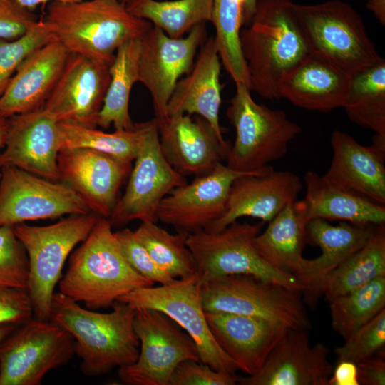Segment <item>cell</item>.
<instances>
[{"label": "cell", "instance_id": "1", "mask_svg": "<svg viewBox=\"0 0 385 385\" xmlns=\"http://www.w3.org/2000/svg\"><path fill=\"white\" fill-rule=\"evenodd\" d=\"M112 308L109 313H99L60 292L53 294L49 320L73 337L75 354L86 376H102L138 357L140 342L133 327L136 309L120 301Z\"/></svg>", "mask_w": 385, "mask_h": 385}, {"label": "cell", "instance_id": "2", "mask_svg": "<svg viewBox=\"0 0 385 385\" xmlns=\"http://www.w3.org/2000/svg\"><path fill=\"white\" fill-rule=\"evenodd\" d=\"M293 3L257 0L250 23L240 31L250 90L265 98H279L282 77L310 53Z\"/></svg>", "mask_w": 385, "mask_h": 385}, {"label": "cell", "instance_id": "3", "mask_svg": "<svg viewBox=\"0 0 385 385\" xmlns=\"http://www.w3.org/2000/svg\"><path fill=\"white\" fill-rule=\"evenodd\" d=\"M113 226L101 217L90 234L69 257L60 292L89 309L112 307L132 291L154 285L124 257Z\"/></svg>", "mask_w": 385, "mask_h": 385}, {"label": "cell", "instance_id": "4", "mask_svg": "<svg viewBox=\"0 0 385 385\" xmlns=\"http://www.w3.org/2000/svg\"><path fill=\"white\" fill-rule=\"evenodd\" d=\"M43 21L70 53L109 65L121 45L153 26L130 14L119 0L51 1Z\"/></svg>", "mask_w": 385, "mask_h": 385}, {"label": "cell", "instance_id": "5", "mask_svg": "<svg viewBox=\"0 0 385 385\" xmlns=\"http://www.w3.org/2000/svg\"><path fill=\"white\" fill-rule=\"evenodd\" d=\"M293 11L309 53L349 76L384 59L369 36L361 16L349 4L341 0L293 3Z\"/></svg>", "mask_w": 385, "mask_h": 385}, {"label": "cell", "instance_id": "6", "mask_svg": "<svg viewBox=\"0 0 385 385\" xmlns=\"http://www.w3.org/2000/svg\"><path fill=\"white\" fill-rule=\"evenodd\" d=\"M101 217L93 212L70 215L46 226L26 222L14 225L29 260L27 292L34 317L49 320L56 285L74 247L86 240Z\"/></svg>", "mask_w": 385, "mask_h": 385}, {"label": "cell", "instance_id": "7", "mask_svg": "<svg viewBox=\"0 0 385 385\" xmlns=\"http://www.w3.org/2000/svg\"><path fill=\"white\" fill-rule=\"evenodd\" d=\"M235 86L236 92L229 102L226 115L236 136L225 160L235 170L257 173L284 157L289 143L302 130L284 111L257 103L245 85Z\"/></svg>", "mask_w": 385, "mask_h": 385}, {"label": "cell", "instance_id": "8", "mask_svg": "<svg viewBox=\"0 0 385 385\" xmlns=\"http://www.w3.org/2000/svg\"><path fill=\"white\" fill-rule=\"evenodd\" d=\"M262 225L237 220L218 232L202 230L188 234L186 245L194 258L200 282L219 276L246 274L305 293L308 287L300 279L274 269L257 252L254 239L260 232Z\"/></svg>", "mask_w": 385, "mask_h": 385}, {"label": "cell", "instance_id": "9", "mask_svg": "<svg viewBox=\"0 0 385 385\" xmlns=\"http://www.w3.org/2000/svg\"><path fill=\"white\" fill-rule=\"evenodd\" d=\"M301 292L237 274L200 282L205 312H221L260 318L289 329L309 330L311 322Z\"/></svg>", "mask_w": 385, "mask_h": 385}, {"label": "cell", "instance_id": "10", "mask_svg": "<svg viewBox=\"0 0 385 385\" xmlns=\"http://www.w3.org/2000/svg\"><path fill=\"white\" fill-rule=\"evenodd\" d=\"M74 354V339L66 329L33 317L0 344V385H40Z\"/></svg>", "mask_w": 385, "mask_h": 385}, {"label": "cell", "instance_id": "11", "mask_svg": "<svg viewBox=\"0 0 385 385\" xmlns=\"http://www.w3.org/2000/svg\"><path fill=\"white\" fill-rule=\"evenodd\" d=\"M118 301L135 309L160 311L177 323L194 341L200 361L215 371L235 374L238 368L213 337L209 328L200 294L197 274L175 279L158 287L136 289Z\"/></svg>", "mask_w": 385, "mask_h": 385}, {"label": "cell", "instance_id": "12", "mask_svg": "<svg viewBox=\"0 0 385 385\" xmlns=\"http://www.w3.org/2000/svg\"><path fill=\"white\" fill-rule=\"evenodd\" d=\"M133 327L140 351L137 360L118 368L127 385H169L177 366L200 361L196 344L172 319L153 309H136Z\"/></svg>", "mask_w": 385, "mask_h": 385}, {"label": "cell", "instance_id": "13", "mask_svg": "<svg viewBox=\"0 0 385 385\" xmlns=\"http://www.w3.org/2000/svg\"><path fill=\"white\" fill-rule=\"evenodd\" d=\"M187 183L165 158L160 143L156 118L145 135L123 195L108 218L112 226L138 220L157 222L156 212L162 200L174 188Z\"/></svg>", "mask_w": 385, "mask_h": 385}, {"label": "cell", "instance_id": "14", "mask_svg": "<svg viewBox=\"0 0 385 385\" xmlns=\"http://www.w3.org/2000/svg\"><path fill=\"white\" fill-rule=\"evenodd\" d=\"M205 24H197L180 38L170 37L153 25L140 37L138 81L150 92L156 119L168 116V103L177 82L191 70L198 48L207 39Z\"/></svg>", "mask_w": 385, "mask_h": 385}, {"label": "cell", "instance_id": "15", "mask_svg": "<svg viewBox=\"0 0 385 385\" xmlns=\"http://www.w3.org/2000/svg\"><path fill=\"white\" fill-rule=\"evenodd\" d=\"M0 227L91 212L76 192L60 181L14 166L0 168Z\"/></svg>", "mask_w": 385, "mask_h": 385}, {"label": "cell", "instance_id": "16", "mask_svg": "<svg viewBox=\"0 0 385 385\" xmlns=\"http://www.w3.org/2000/svg\"><path fill=\"white\" fill-rule=\"evenodd\" d=\"M270 167L257 173H243L219 163L210 172L171 190L157 209V221L186 234L205 230L225 213L235 179Z\"/></svg>", "mask_w": 385, "mask_h": 385}, {"label": "cell", "instance_id": "17", "mask_svg": "<svg viewBox=\"0 0 385 385\" xmlns=\"http://www.w3.org/2000/svg\"><path fill=\"white\" fill-rule=\"evenodd\" d=\"M110 65L70 53L43 108L58 123L96 128L110 83Z\"/></svg>", "mask_w": 385, "mask_h": 385}, {"label": "cell", "instance_id": "18", "mask_svg": "<svg viewBox=\"0 0 385 385\" xmlns=\"http://www.w3.org/2000/svg\"><path fill=\"white\" fill-rule=\"evenodd\" d=\"M307 329H289L269 354L260 371L238 378L241 385H328L334 367L329 349L310 344Z\"/></svg>", "mask_w": 385, "mask_h": 385}, {"label": "cell", "instance_id": "19", "mask_svg": "<svg viewBox=\"0 0 385 385\" xmlns=\"http://www.w3.org/2000/svg\"><path fill=\"white\" fill-rule=\"evenodd\" d=\"M58 123L43 108L9 118L0 168L14 166L41 178L59 181Z\"/></svg>", "mask_w": 385, "mask_h": 385}, {"label": "cell", "instance_id": "20", "mask_svg": "<svg viewBox=\"0 0 385 385\" xmlns=\"http://www.w3.org/2000/svg\"><path fill=\"white\" fill-rule=\"evenodd\" d=\"M57 163L59 181L76 192L91 212L108 219L130 165L86 148L60 150Z\"/></svg>", "mask_w": 385, "mask_h": 385}, {"label": "cell", "instance_id": "21", "mask_svg": "<svg viewBox=\"0 0 385 385\" xmlns=\"http://www.w3.org/2000/svg\"><path fill=\"white\" fill-rule=\"evenodd\" d=\"M302 188L297 175L276 171L271 166L261 173L240 176L231 185L225 213L205 230L218 232L243 217L268 222L297 200Z\"/></svg>", "mask_w": 385, "mask_h": 385}, {"label": "cell", "instance_id": "22", "mask_svg": "<svg viewBox=\"0 0 385 385\" xmlns=\"http://www.w3.org/2000/svg\"><path fill=\"white\" fill-rule=\"evenodd\" d=\"M156 120L162 152L183 176L205 174L225 159L230 145L202 117L181 114Z\"/></svg>", "mask_w": 385, "mask_h": 385}, {"label": "cell", "instance_id": "23", "mask_svg": "<svg viewBox=\"0 0 385 385\" xmlns=\"http://www.w3.org/2000/svg\"><path fill=\"white\" fill-rule=\"evenodd\" d=\"M331 146L332 159L324 178L342 189L385 205V136L376 134L371 145L366 146L335 130Z\"/></svg>", "mask_w": 385, "mask_h": 385}, {"label": "cell", "instance_id": "24", "mask_svg": "<svg viewBox=\"0 0 385 385\" xmlns=\"http://www.w3.org/2000/svg\"><path fill=\"white\" fill-rule=\"evenodd\" d=\"M210 332L238 370L257 374L289 328L271 321L221 312H205Z\"/></svg>", "mask_w": 385, "mask_h": 385}, {"label": "cell", "instance_id": "25", "mask_svg": "<svg viewBox=\"0 0 385 385\" xmlns=\"http://www.w3.org/2000/svg\"><path fill=\"white\" fill-rule=\"evenodd\" d=\"M69 54L56 40L31 53L19 65L0 98V115L10 118L43 108Z\"/></svg>", "mask_w": 385, "mask_h": 385}, {"label": "cell", "instance_id": "26", "mask_svg": "<svg viewBox=\"0 0 385 385\" xmlns=\"http://www.w3.org/2000/svg\"><path fill=\"white\" fill-rule=\"evenodd\" d=\"M220 68L214 36H211L200 46L191 70L177 82L168 103V116L197 114L223 138L219 121L222 89Z\"/></svg>", "mask_w": 385, "mask_h": 385}, {"label": "cell", "instance_id": "27", "mask_svg": "<svg viewBox=\"0 0 385 385\" xmlns=\"http://www.w3.org/2000/svg\"><path fill=\"white\" fill-rule=\"evenodd\" d=\"M350 79L340 68L309 53L284 74L278 93L296 106L326 113L344 106Z\"/></svg>", "mask_w": 385, "mask_h": 385}, {"label": "cell", "instance_id": "28", "mask_svg": "<svg viewBox=\"0 0 385 385\" xmlns=\"http://www.w3.org/2000/svg\"><path fill=\"white\" fill-rule=\"evenodd\" d=\"M304 183V199L294 204L307 222L319 218L356 224L385 223V205L342 189L314 170L305 173Z\"/></svg>", "mask_w": 385, "mask_h": 385}, {"label": "cell", "instance_id": "29", "mask_svg": "<svg viewBox=\"0 0 385 385\" xmlns=\"http://www.w3.org/2000/svg\"><path fill=\"white\" fill-rule=\"evenodd\" d=\"M287 205L254 239V246L270 266L297 277L304 282L309 260L303 257L307 221L294 206Z\"/></svg>", "mask_w": 385, "mask_h": 385}, {"label": "cell", "instance_id": "30", "mask_svg": "<svg viewBox=\"0 0 385 385\" xmlns=\"http://www.w3.org/2000/svg\"><path fill=\"white\" fill-rule=\"evenodd\" d=\"M385 275V226L375 225L365 245L322 277L307 293L314 304L320 295L328 302Z\"/></svg>", "mask_w": 385, "mask_h": 385}, {"label": "cell", "instance_id": "31", "mask_svg": "<svg viewBox=\"0 0 385 385\" xmlns=\"http://www.w3.org/2000/svg\"><path fill=\"white\" fill-rule=\"evenodd\" d=\"M375 225L340 221L332 225L327 220L316 218L307 222V238L318 246L321 255L309 260V270L304 279L307 294L324 275L362 247L371 235Z\"/></svg>", "mask_w": 385, "mask_h": 385}, {"label": "cell", "instance_id": "32", "mask_svg": "<svg viewBox=\"0 0 385 385\" xmlns=\"http://www.w3.org/2000/svg\"><path fill=\"white\" fill-rule=\"evenodd\" d=\"M140 38L131 39L116 51L110 65V83L99 112L97 125L115 130H130L135 123L129 113V101L133 86L138 81Z\"/></svg>", "mask_w": 385, "mask_h": 385}, {"label": "cell", "instance_id": "33", "mask_svg": "<svg viewBox=\"0 0 385 385\" xmlns=\"http://www.w3.org/2000/svg\"><path fill=\"white\" fill-rule=\"evenodd\" d=\"M343 108L354 123L385 136V60L351 76Z\"/></svg>", "mask_w": 385, "mask_h": 385}, {"label": "cell", "instance_id": "34", "mask_svg": "<svg viewBox=\"0 0 385 385\" xmlns=\"http://www.w3.org/2000/svg\"><path fill=\"white\" fill-rule=\"evenodd\" d=\"M151 121L152 120L135 123L133 129L115 130L113 133L58 123L61 135L60 150L90 149L131 165L138 155Z\"/></svg>", "mask_w": 385, "mask_h": 385}, {"label": "cell", "instance_id": "35", "mask_svg": "<svg viewBox=\"0 0 385 385\" xmlns=\"http://www.w3.org/2000/svg\"><path fill=\"white\" fill-rule=\"evenodd\" d=\"M214 0H128L132 15L149 21L168 36L180 38L197 24L212 21Z\"/></svg>", "mask_w": 385, "mask_h": 385}, {"label": "cell", "instance_id": "36", "mask_svg": "<svg viewBox=\"0 0 385 385\" xmlns=\"http://www.w3.org/2000/svg\"><path fill=\"white\" fill-rule=\"evenodd\" d=\"M329 303L332 327L346 340L385 309V275Z\"/></svg>", "mask_w": 385, "mask_h": 385}, {"label": "cell", "instance_id": "37", "mask_svg": "<svg viewBox=\"0 0 385 385\" xmlns=\"http://www.w3.org/2000/svg\"><path fill=\"white\" fill-rule=\"evenodd\" d=\"M242 9L243 0H214L211 22L215 29L214 39L222 66L235 84H244L250 89L240 43Z\"/></svg>", "mask_w": 385, "mask_h": 385}, {"label": "cell", "instance_id": "38", "mask_svg": "<svg viewBox=\"0 0 385 385\" xmlns=\"http://www.w3.org/2000/svg\"><path fill=\"white\" fill-rule=\"evenodd\" d=\"M135 233L156 265L173 279L197 274L194 258L186 245L188 234H172L156 222H141Z\"/></svg>", "mask_w": 385, "mask_h": 385}, {"label": "cell", "instance_id": "39", "mask_svg": "<svg viewBox=\"0 0 385 385\" xmlns=\"http://www.w3.org/2000/svg\"><path fill=\"white\" fill-rule=\"evenodd\" d=\"M55 40L43 19L35 21L29 29L16 39H0V98L21 62L36 49Z\"/></svg>", "mask_w": 385, "mask_h": 385}, {"label": "cell", "instance_id": "40", "mask_svg": "<svg viewBox=\"0 0 385 385\" xmlns=\"http://www.w3.org/2000/svg\"><path fill=\"white\" fill-rule=\"evenodd\" d=\"M29 260L14 226L0 227V289L27 291Z\"/></svg>", "mask_w": 385, "mask_h": 385}, {"label": "cell", "instance_id": "41", "mask_svg": "<svg viewBox=\"0 0 385 385\" xmlns=\"http://www.w3.org/2000/svg\"><path fill=\"white\" fill-rule=\"evenodd\" d=\"M385 344V309L334 349L337 361L354 364L373 356Z\"/></svg>", "mask_w": 385, "mask_h": 385}, {"label": "cell", "instance_id": "42", "mask_svg": "<svg viewBox=\"0 0 385 385\" xmlns=\"http://www.w3.org/2000/svg\"><path fill=\"white\" fill-rule=\"evenodd\" d=\"M115 235L124 257L137 272L160 285L168 284L175 279L156 265L135 231L124 228L115 232Z\"/></svg>", "mask_w": 385, "mask_h": 385}, {"label": "cell", "instance_id": "43", "mask_svg": "<svg viewBox=\"0 0 385 385\" xmlns=\"http://www.w3.org/2000/svg\"><path fill=\"white\" fill-rule=\"evenodd\" d=\"M238 378L236 374L215 371L201 361L186 360L175 369L169 385H235Z\"/></svg>", "mask_w": 385, "mask_h": 385}, {"label": "cell", "instance_id": "44", "mask_svg": "<svg viewBox=\"0 0 385 385\" xmlns=\"http://www.w3.org/2000/svg\"><path fill=\"white\" fill-rule=\"evenodd\" d=\"M35 21L31 10L12 0H0V39L12 41L21 37Z\"/></svg>", "mask_w": 385, "mask_h": 385}, {"label": "cell", "instance_id": "45", "mask_svg": "<svg viewBox=\"0 0 385 385\" xmlns=\"http://www.w3.org/2000/svg\"><path fill=\"white\" fill-rule=\"evenodd\" d=\"M34 317L28 292L0 289V324H21Z\"/></svg>", "mask_w": 385, "mask_h": 385}, {"label": "cell", "instance_id": "46", "mask_svg": "<svg viewBox=\"0 0 385 385\" xmlns=\"http://www.w3.org/2000/svg\"><path fill=\"white\" fill-rule=\"evenodd\" d=\"M359 385H384L385 361L382 358L371 356L356 364Z\"/></svg>", "mask_w": 385, "mask_h": 385}, {"label": "cell", "instance_id": "47", "mask_svg": "<svg viewBox=\"0 0 385 385\" xmlns=\"http://www.w3.org/2000/svg\"><path fill=\"white\" fill-rule=\"evenodd\" d=\"M328 385H359L356 364L347 361H338L333 369Z\"/></svg>", "mask_w": 385, "mask_h": 385}, {"label": "cell", "instance_id": "48", "mask_svg": "<svg viewBox=\"0 0 385 385\" xmlns=\"http://www.w3.org/2000/svg\"><path fill=\"white\" fill-rule=\"evenodd\" d=\"M366 8L383 26L385 25V0H367Z\"/></svg>", "mask_w": 385, "mask_h": 385}, {"label": "cell", "instance_id": "49", "mask_svg": "<svg viewBox=\"0 0 385 385\" xmlns=\"http://www.w3.org/2000/svg\"><path fill=\"white\" fill-rule=\"evenodd\" d=\"M257 0H243L242 23L247 26L255 14Z\"/></svg>", "mask_w": 385, "mask_h": 385}, {"label": "cell", "instance_id": "50", "mask_svg": "<svg viewBox=\"0 0 385 385\" xmlns=\"http://www.w3.org/2000/svg\"><path fill=\"white\" fill-rule=\"evenodd\" d=\"M19 5L31 10L36 6L46 1L76 2L82 0H12Z\"/></svg>", "mask_w": 385, "mask_h": 385}, {"label": "cell", "instance_id": "51", "mask_svg": "<svg viewBox=\"0 0 385 385\" xmlns=\"http://www.w3.org/2000/svg\"><path fill=\"white\" fill-rule=\"evenodd\" d=\"M9 127V118L0 115V152L4 147ZM1 176V173H0Z\"/></svg>", "mask_w": 385, "mask_h": 385}, {"label": "cell", "instance_id": "52", "mask_svg": "<svg viewBox=\"0 0 385 385\" xmlns=\"http://www.w3.org/2000/svg\"><path fill=\"white\" fill-rule=\"evenodd\" d=\"M19 325L13 323L0 324V344Z\"/></svg>", "mask_w": 385, "mask_h": 385}, {"label": "cell", "instance_id": "53", "mask_svg": "<svg viewBox=\"0 0 385 385\" xmlns=\"http://www.w3.org/2000/svg\"><path fill=\"white\" fill-rule=\"evenodd\" d=\"M119 1H120L123 2V3H124V1H125V0H119Z\"/></svg>", "mask_w": 385, "mask_h": 385}, {"label": "cell", "instance_id": "54", "mask_svg": "<svg viewBox=\"0 0 385 385\" xmlns=\"http://www.w3.org/2000/svg\"><path fill=\"white\" fill-rule=\"evenodd\" d=\"M127 1H128V0H125V1H124V4H125Z\"/></svg>", "mask_w": 385, "mask_h": 385}]
</instances>
